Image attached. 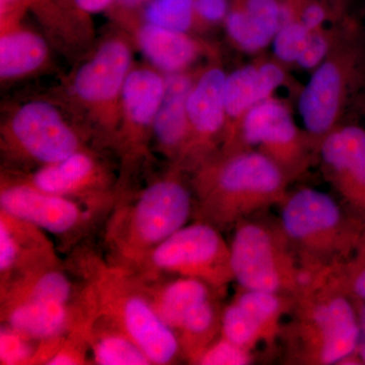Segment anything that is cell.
<instances>
[{"instance_id": "4316f807", "label": "cell", "mask_w": 365, "mask_h": 365, "mask_svg": "<svg viewBox=\"0 0 365 365\" xmlns=\"http://www.w3.org/2000/svg\"><path fill=\"white\" fill-rule=\"evenodd\" d=\"M195 0H148L139 20L180 33L195 31Z\"/></svg>"}, {"instance_id": "1f68e13d", "label": "cell", "mask_w": 365, "mask_h": 365, "mask_svg": "<svg viewBox=\"0 0 365 365\" xmlns=\"http://www.w3.org/2000/svg\"><path fill=\"white\" fill-rule=\"evenodd\" d=\"M29 338L9 327L1 329L0 334V360L1 364H29L35 353L29 344Z\"/></svg>"}, {"instance_id": "8fae6325", "label": "cell", "mask_w": 365, "mask_h": 365, "mask_svg": "<svg viewBox=\"0 0 365 365\" xmlns=\"http://www.w3.org/2000/svg\"><path fill=\"white\" fill-rule=\"evenodd\" d=\"M256 150L273 160L289 181L302 176L317 157L304 129L295 123L289 108L271 97L255 106L242 118L232 148Z\"/></svg>"}, {"instance_id": "836d02e7", "label": "cell", "mask_w": 365, "mask_h": 365, "mask_svg": "<svg viewBox=\"0 0 365 365\" xmlns=\"http://www.w3.org/2000/svg\"><path fill=\"white\" fill-rule=\"evenodd\" d=\"M148 0H116L107 14L117 26H126L132 21L138 20L139 14Z\"/></svg>"}, {"instance_id": "5bb4252c", "label": "cell", "mask_w": 365, "mask_h": 365, "mask_svg": "<svg viewBox=\"0 0 365 365\" xmlns=\"http://www.w3.org/2000/svg\"><path fill=\"white\" fill-rule=\"evenodd\" d=\"M317 157L340 202L365 225L364 127L340 124L319 143Z\"/></svg>"}, {"instance_id": "cb8c5ba5", "label": "cell", "mask_w": 365, "mask_h": 365, "mask_svg": "<svg viewBox=\"0 0 365 365\" xmlns=\"http://www.w3.org/2000/svg\"><path fill=\"white\" fill-rule=\"evenodd\" d=\"M6 325L31 340L55 341L72 326L68 304L35 299L6 300Z\"/></svg>"}, {"instance_id": "ac0fdd59", "label": "cell", "mask_w": 365, "mask_h": 365, "mask_svg": "<svg viewBox=\"0 0 365 365\" xmlns=\"http://www.w3.org/2000/svg\"><path fill=\"white\" fill-rule=\"evenodd\" d=\"M21 180L46 193L93 201L103 197L111 185L109 170L88 148L59 162L38 168Z\"/></svg>"}, {"instance_id": "9a60e30c", "label": "cell", "mask_w": 365, "mask_h": 365, "mask_svg": "<svg viewBox=\"0 0 365 365\" xmlns=\"http://www.w3.org/2000/svg\"><path fill=\"white\" fill-rule=\"evenodd\" d=\"M294 297L242 288L222 313V335L253 351L260 343L279 337L282 319L289 314Z\"/></svg>"}, {"instance_id": "f546056e", "label": "cell", "mask_w": 365, "mask_h": 365, "mask_svg": "<svg viewBox=\"0 0 365 365\" xmlns=\"http://www.w3.org/2000/svg\"><path fill=\"white\" fill-rule=\"evenodd\" d=\"M253 361L252 351L222 337L212 341L201 352L195 364L201 365H247Z\"/></svg>"}, {"instance_id": "e0dca14e", "label": "cell", "mask_w": 365, "mask_h": 365, "mask_svg": "<svg viewBox=\"0 0 365 365\" xmlns=\"http://www.w3.org/2000/svg\"><path fill=\"white\" fill-rule=\"evenodd\" d=\"M116 0H38L31 11L44 26L52 45L83 57L93 44V18L107 14Z\"/></svg>"}, {"instance_id": "484cf974", "label": "cell", "mask_w": 365, "mask_h": 365, "mask_svg": "<svg viewBox=\"0 0 365 365\" xmlns=\"http://www.w3.org/2000/svg\"><path fill=\"white\" fill-rule=\"evenodd\" d=\"M104 326L93 318L86 323V338L93 350V359L100 365L153 364L145 353L121 330L102 318Z\"/></svg>"}, {"instance_id": "603a6c76", "label": "cell", "mask_w": 365, "mask_h": 365, "mask_svg": "<svg viewBox=\"0 0 365 365\" xmlns=\"http://www.w3.org/2000/svg\"><path fill=\"white\" fill-rule=\"evenodd\" d=\"M281 20L282 0H230L223 26L237 49L254 54L271 45Z\"/></svg>"}, {"instance_id": "d590c367", "label": "cell", "mask_w": 365, "mask_h": 365, "mask_svg": "<svg viewBox=\"0 0 365 365\" xmlns=\"http://www.w3.org/2000/svg\"><path fill=\"white\" fill-rule=\"evenodd\" d=\"M353 302L356 307L359 325V344H357L356 355L360 364H365V302H357V300H353Z\"/></svg>"}, {"instance_id": "3957f363", "label": "cell", "mask_w": 365, "mask_h": 365, "mask_svg": "<svg viewBox=\"0 0 365 365\" xmlns=\"http://www.w3.org/2000/svg\"><path fill=\"white\" fill-rule=\"evenodd\" d=\"M131 36L118 26L78 60L62 81L57 100L101 144L112 148L119 126L122 95L133 61Z\"/></svg>"}, {"instance_id": "ba28073f", "label": "cell", "mask_w": 365, "mask_h": 365, "mask_svg": "<svg viewBox=\"0 0 365 365\" xmlns=\"http://www.w3.org/2000/svg\"><path fill=\"white\" fill-rule=\"evenodd\" d=\"M230 246L234 280L245 289L294 297L312 277L280 223L242 220Z\"/></svg>"}, {"instance_id": "30bf717a", "label": "cell", "mask_w": 365, "mask_h": 365, "mask_svg": "<svg viewBox=\"0 0 365 365\" xmlns=\"http://www.w3.org/2000/svg\"><path fill=\"white\" fill-rule=\"evenodd\" d=\"M140 265L155 273L196 278L216 292L235 281L230 245L217 227L198 220L151 250Z\"/></svg>"}, {"instance_id": "83f0119b", "label": "cell", "mask_w": 365, "mask_h": 365, "mask_svg": "<svg viewBox=\"0 0 365 365\" xmlns=\"http://www.w3.org/2000/svg\"><path fill=\"white\" fill-rule=\"evenodd\" d=\"M327 273L350 299L365 302V230L352 254L327 267Z\"/></svg>"}, {"instance_id": "f1b7e54d", "label": "cell", "mask_w": 365, "mask_h": 365, "mask_svg": "<svg viewBox=\"0 0 365 365\" xmlns=\"http://www.w3.org/2000/svg\"><path fill=\"white\" fill-rule=\"evenodd\" d=\"M311 31L299 21L283 24L274 36V58L283 66L295 64L304 52Z\"/></svg>"}, {"instance_id": "ffe728a7", "label": "cell", "mask_w": 365, "mask_h": 365, "mask_svg": "<svg viewBox=\"0 0 365 365\" xmlns=\"http://www.w3.org/2000/svg\"><path fill=\"white\" fill-rule=\"evenodd\" d=\"M122 29L131 36L134 47L148 63L163 74L191 71L198 59L216 56L215 49L191 34L151 25L139 19Z\"/></svg>"}, {"instance_id": "8992f818", "label": "cell", "mask_w": 365, "mask_h": 365, "mask_svg": "<svg viewBox=\"0 0 365 365\" xmlns=\"http://www.w3.org/2000/svg\"><path fill=\"white\" fill-rule=\"evenodd\" d=\"M91 134L56 98L19 103L2 117L0 143L11 163L38 168L86 148Z\"/></svg>"}, {"instance_id": "2e32d148", "label": "cell", "mask_w": 365, "mask_h": 365, "mask_svg": "<svg viewBox=\"0 0 365 365\" xmlns=\"http://www.w3.org/2000/svg\"><path fill=\"white\" fill-rule=\"evenodd\" d=\"M0 206L7 215L57 235L78 230L85 220L73 198L46 193L21 179L2 180Z\"/></svg>"}, {"instance_id": "6da1fadb", "label": "cell", "mask_w": 365, "mask_h": 365, "mask_svg": "<svg viewBox=\"0 0 365 365\" xmlns=\"http://www.w3.org/2000/svg\"><path fill=\"white\" fill-rule=\"evenodd\" d=\"M191 172L197 220L218 230L279 205L289 192L287 175L256 150L217 151Z\"/></svg>"}, {"instance_id": "5b68a950", "label": "cell", "mask_w": 365, "mask_h": 365, "mask_svg": "<svg viewBox=\"0 0 365 365\" xmlns=\"http://www.w3.org/2000/svg\"><path fill=\"white\" fill-rule=\"evenodd\" d=\"M279 206L281 227L311 273L348 258L365 230L342 203L319 190L288 192Z\"/></svg>"}, {"instance_id": "7c38bea8", "label": "cell", "mask_w": 365, "mask_h": 365, "mask_svg": "<svg viewBox=\"0 0 365 365\" xmlns=\"http://www.w3.org/2000/svg\"><path fill=\"white\" fill-rule=\"evenodd\" d=\"M217 57L197 71L189 93V137L179 162L174 167L193 170L222 148L227 130L225 83L227 72Z\"/></svg>"}, {"instance_id": "52a82bcc", "label": "cell", "mask_w": 365, "mask_h": 365, "mask_svg": "<svg viewBox=\"0 0 365 365\" xmlns=\"http://www.w3.org/2000/svg\"><path fill=\"white\" fill-rule=\"evenodd\" d=\"M182 172L174 167L115 216L110 239L125 260L141 263L151 250L186 225L194 210V195Z\"/></svg>"}, {"instance_id": "9c48e42d", "label": "cell", "mask_w": 365, "mask_h": 365, "mask_svg": "<svg viewBox=\"0 0 365 365\" xmlns=\"http://www.w3.org/2000/svg\"><path fill=\"white\" fill-rule=\"evenodd\" d=\"M90 290L93 313L121 330L153 364H170L182 353L176 333L160 319L141 284L120 269H98Z\"/></svg>"}, {"instance_id": "e575fe53", "label": "cell", "mask_w": 365, "mask_h": 365, "mask_svg": "<svg viewBox=\"0 0 365 365\" xmlns=\"http://www.w3.org/2000/svg\"><path fill=\"white\" fill-rule=\"evenodd\" d=\"M38 0H0V28L24 20Z\"/></svg>"}, {"instance_id": "d6a6232c", "label": "cell", "mask_w": 365, "mask_h": 365, "mask_svg": "<svg viewBox=\"0 0 365 365\" xmlns=\"http://www.w3.org/2000/svg\"><path fill=\"white\" fill-rule=\"evenodd\" d=\"M230 9V0H195V30L205 31L225 25Z\"/></svg>"}, {"instance_id": "4fadbf2b", "label": "cell", "mask_w": 365, "mask_h": 365, "mask_svg": "<svg viewBox=\"0 0 365 365\" xmlns=\"http://www.w3.org/2000/svg\"><path fill=\"white\" fill-rule=\"evenodd\" d=\"M165 88V74L155 67L148 63L132 67L125 83L119 126L112 144L125 168L148 155Z\"/></svg>"}, {"instance_id": "7402d4cb", "label": "cell", "mask_w": 365, "mask_h": 365, "mask_svg": "<svg viewBox=\"0 0 365 365\" xmlns=\"http://www.w3.org/2000/svg\"><path fill=\"white\" fill-rule=\"evenodd\" d=\"M49 39L23 21L0 28V81L16 83L45 71L51 64Z\"/></svg>"}, {"instance_id": "8d00e7d4", "label": "cell", "mask_w": 365, "mask_h": 365, "mask_svg": "<svg viewBox=\"0 0 365 365\" xmlns=\"http://www.w3.org/2000/svg\"><path fill=\"white\" fill-rule=\"evenodd\" d=\"M332 13L334 24H339L350 16L351 0H324Z\"/></svg>"}, {"instance_id": "74e56055", "label": "cell", "mask_w": 365, "mask_h": 365, "mask_svg": "<svg viewBox=\"0 0 365 365\" xmlns=\"http://www.w3.org/2000/svg\"><path fill=\"white\" fill-rule=\"evenodd\" d=\"M353 104L356 105V107L359 108L360 113H361L362 116L365 119V79L364 85L360 88L359 93H357Z\"/></svg>"}, {"instance_id": "277c9868", "label": "cell", "mask_w": 365, "mask_h": 365, "mask_svg": "<svg viewBox=\"0 0 365 365\" xmlns=\"http://www.w3.org/2000/svg\"><path fill=\"white\" fill-rule=\"evenodd\" d=\"M364 79V26L350 16L338 24L330 52L299 91L300 119L317 153L322 140L342 124Z\"/></svg>"}, {"instance_id": "44dd1931", "label": "cell", "mask_w": 365, "mask_h": 365, "mask_svg": "<svg viewBox=\"0 0 365 365\" xmlns=\"http://www.w3.org/2000/svg\"><path fill=\"white\" fill-rule=\"evenodd\" d=\"M197 71L165 74V93L155 125L153 143L158 153L176 165L189 137L188 98Z\"/></svg>"}, {"instance_id": "4dcf8cb0", "label": "cell", "mask_w": 365, "mask_h": 365, "mask_svg": "<svg viewBox=\"0 0 365 365\" xmlns=\"http://www.w3.org/2000/svg\"><path fill=\"white\" fill-rule=\"evenodd\" d=\"M338 24L327 30L324 28L311 31L304 52L300 55L295 66L304 71H313L324 61L330 52L337 33Z\"/></svg>"}, {"instance_id": "d4e9b609", "label": "cell", "mask_w": 365, "mask_h": 365, "mask_svg": "<svg viewBox=\"0 0 365 365\" xmlns=\"http://www.w3.org/2000/svg\"><path fill=\"white\" fill-rule=\"evenodd\" d=\"M141 287L158 316L175 333L187 314L201 302L215 297V292L204 281L182 276L160 287Z\"/></svg>"}, {"instance_id": "7a4b0ae2", "label": "cell", "mask_w": 365, "mask_h": 365, "mask_svg": "<svg viewBox=\"0 0 365 365\" xmlns=\"http://www.w3.org/2000/svg\"><path fill=\"white\" fill-rule=\"evenodd\" d=\"M282 326L287 360L302 365L359 364V325L354 302L329 277L314 273L294 295Z\"/></svg>"}, {"instance_id": "d6986e66", "label": "cell", "mask_w": 365, "mask_h": 365, "mask_svg": "<svg viewBox=\"0 0 365 365\" xmlns=\"http://www.w3.org/2000/svg\"><path fill=\"white\" fill-rule=\"evenodd\" d=\"M284 66L277 60H263L235 69L227 74L225 105L227 130L220 150L232 148L237 128L249 110L273 97L274 93L287 83Z\"/></svg>"}]
</instances>
